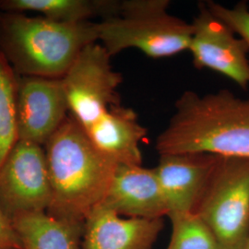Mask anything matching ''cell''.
I'll list each match as a JSON object with an SVG mask.
<instances>
[{"instance_id": "cell-1", "label": "cell", "mask_w": 249, "mask_h": 249, "mask_svg": "<svg viewBox=\"0 0 249 249\" xmlns=\"http://www.w3.org/2000/svg\"><path fill=\"white\" fill-rule=\"evenodd\" d=\"M155 148L160 155L209 153L249 159V99L228 89L203 95L183 92Z\"/></svg>"}, {"instance_id": "cell-2", "label": "cell", "mask_w": 249, "mask_h": 249, "mask_svg": "<svg viewBox=\"0 0 249 249\" xmlns=\"http://www.w3.org/2000/svg\"><path fill=\"white\" fill-rule=\"evenodd\" d=\"M45 151L51 185L46 213L84 223L103 204L118 164L99 151L71 116L46 142Z\"/></svg>"}, {"instance_id": "cell-3", "label": "cell", "mask_w": 249, "mask_h": 249, "mask_svg": "<svg viewBox=\"0 0 249 249\" xmlns=\"http://www.w3.org/2000/svg\"><path fill=\"white\" fill-rule=\"evenodd\" d=\"M9 58L30 77L61 79L87 45L98 42L97 22L59 23L12 15L4 25Z\"/></svg>"}, {"instance_id": "cell-4", "label": "cell", "mask_w": 249, "mask_h": 249, "mask_svg": "<svg viewBox=\"0 0 249 249\" xmlns=\"http://www.w3.org/2000/svg\"><path fill=\"white\" fill-rule=\"evenodd\" d=\"M167 0L119 2L116 15L97 22L98 41L111 56L138 49L151 58L170 57L188 50L192 23L168 13Z\"/></svg>"}, {"instance_id": "cell-5", "label": "cell", "mask_w": 249, "mask_h": 249, "mask_svg": "<svg viewBox=\"0 0 249 249\" xmlns=\"http://www.w3.org/2000/svg\"><path fill=\"white\" fill-rule=\"evenodd\" d=\"M222 249H240L249 234V159L218 156L194 212Z\"/></svg>"}, {"instance_id": "cell-6", "label": "cell", "mask_w": 249, "mask_h": 249, "mask_svg": "<svg viewBox=\"0 0 249 249\" xmlns=\"http://www.w3.org/2000/svg\"><path fill=\"white\" fill-rule=\"evenodd\" d=\"M111 57L102 44H90L61 78L71 116L83 129L120 104L117 89L122 76L114 71Z\"/></svg>"}, {"instance_id": "cell-7", "label": "cell", "mask_w": 249, "mask_h": 249, "mask_svg": "<svg viewBox=\"0 0 249 249\" xmlns=\"http://www.w3.org/2000/svg\"><path fill=\"white\" fill-rule=\"evenodd\" d=\"M50 202L45 150L18 140L0 167V209L12 220L21 214L46 213Z\"/></svg>"}, {"instance_id": "cell-8", "label": "cell", "mask_w": 249, "mask_h": 249, "mask_svg": "<svg viewBox=\"0 0 249 249\" xmlns=\"http://www.w3.org/2000/svg\"><path fill=\"white\" fill-rule=\"evenodd\" d=\"M192 26L188 51L196 69L218 72L242 89H249V49L246 43L213 15L206 3L198 5Z\"/></svg>"}, {"instance_id": "cell-9", "label": "cell", "mask_w": 249, "mask_h": 249, "mask_svg": "<svg viewBox=\"0 0 249 249\" xmlns=\"http://www.w3.org/2000/svg\"><path fill=\"white\" fill-rule=\"evenodd\" d=\"M62 79L25 77L17 85L18 140L45 145L68 117Z\"/></svg>"}, {"instance_id": "cell-10", "label": "cell", "mask_w": 249, "mask_h": 249, "mask_svg": "<svg viewBox=\"0 0 249 249\" xmlns=\"http://www.w3.org/2000/svg\"><path fill=\"white\" fill-rule=\"evenodd\" d=\"M217 158V155L209 153L160 155L153 169L168 207V214L194 212Z\"/></svg>"}, {"instance_id": "cell-11", "label": "cell", "mask_w": 249, "mask_h": 249, "mask_svg": "<svg viewBox=\"0 0 249 249\" xmlns=\"http://www.w3.org/2000/svg\"><path fill=\"white\" fill-rule=\"evenodd\" d=\"M102 205L126 218L163 219L168 215L155 171L142 164H118Z\"/></svg>"}, {"instance_id": "cell-12", "label": "cell", "mask_w": 249, "mask_h": 249, "mask_svg": "<svg viewBox=\"0 0 249 249\" xmlns=\"http://www.w3.org/2000/svg\"><path fill=\"white\" fill-rule=\"evenodd\" d=\"M163 219L123 218L100 205L84 222L82 249H151Z\"/></svg>"}, {"instance_id": "cell-13", "label": "cell", "mask_w": 249, "mask_h": 249, "mask_svg": "<svg viewBox=\"0 0 249 249\" xmlns=\"http://www.w3.org/2000/svg\"><path fill=\"white\" fill-rule=\"evenodd\" d=\"M84 130L99 151L116 164H142L140 145L147 128L133 109L121 104L114 106Z\"/></svg>"}, {"instance_id": "cell-14", "label": "cell", "mask_w": 249, "mask_h": 249, "mask_svg": "<svg viewBox=\"0 0 249 249\" xmlns=\"http://www.w3.org/2000/svg\"><path fill=\"white\" fill-rule=\"evenodd\" d=\"M22 249H82L84 223L60 220L46 213L14 217Z\"/></svg>"}, {"instance_id": "cell-15", "label": "cell", "mask_w": 249, "mask_h": 249, "mask_svg": "<svg viewBox=\"0 0 249 249\" xmlns=\"http://www.w3.org/2000/svg\"><path fill=\"white\" fill-rule=\"evenodd\" d=\"M4 9L12 11H32L44 15V18L54 22L76 24L89 21L95 15L105 18L116 15L119 2L91 0H8Z\"/></svg>"}, {"instance_id": "cell-16", "label": "cell", "mask_w": 249, "mask_h": 249, "mask_svg": "<svg viewBox=\"0 0 249 249\" xmlns=\"http://www.w3.org/2000/svg\"><path fill=\"white\" fill-rule=\"evenodd\" d=\"M17 85L11 68L0 53V167L18 141Z\"/></svg>"}, {"instance_id": "cell-17", "label": "cell", "mask_w": 249, "mask_h": 249, "mask_svg": "<svg viewBox=\"0 0 249 249\" xmlns=\"http://www.w3.org/2000/svg\"><path fill=\"white\" fill-rule=\"evenodd\" d=\"M172 235L166 249H222L213 232L195 213H172Z\"/></svg>"}, {"instance_id": "cell-18", "label": "cell", "mask_w": 249, "mask_h": 249, "mask_svg": "<svg viewBox=\"0 0 249 249\" xmlns=\"http://www.w3.org/2000/svg\"><path fill=\"white\" fill-rule=\"evenodd\" d=\"M212 13L220 18L239 36L249 49V8L246 1L238 2L234 7L227 8L213 1L206 2Z\"/></svg>"}, {"instance_id": "cell-19", "label": "cell", "mask_w": 249, "mask_h": 249, "mask_svg": "<svg viewBox=\"0 0 249 249\" xmlns=\"http://www.w3.org/2000/svg\"><path fill=\"white\" fill-rule=\"evenodd\" d=\"M0 249H22L12 221L0 209Z\"/></svg>"}, {"instance_id": "cell-20", "label": "cell", "mask_w": 249, "mask_h": 249, "mask_svg": "<svg viewBox=\"0 0 249 249\" xmlns=\"http://www.w3.org/2000/svg\"><path fill=\"white\" fill-rule=\"evenodd\" d=\"M240 249H249V234L247 237V239L244 242V244L242 245Z\"/></svg>"}]
</instances>
